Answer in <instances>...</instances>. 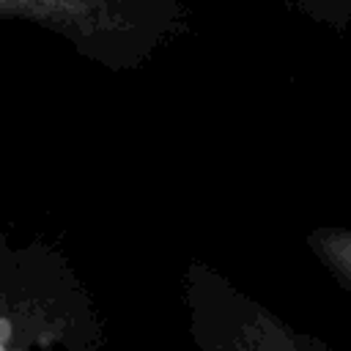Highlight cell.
I'll return each instance as SVG.
<instances>
[{
  "instance_id": "1",
  "label": "cell",
  "mask_w": 351,
  "mask_h": 351,
  "mask_svg": "<svg viewBox=\"0 0 351 351\" xmlns=\"http://www.w3.org/2000/svg\"><path fill=\"white\" fill-rule=\"evenodd\" d=\"M3 3H11V0H3Z\"/></svg>"
}]
</instances>
